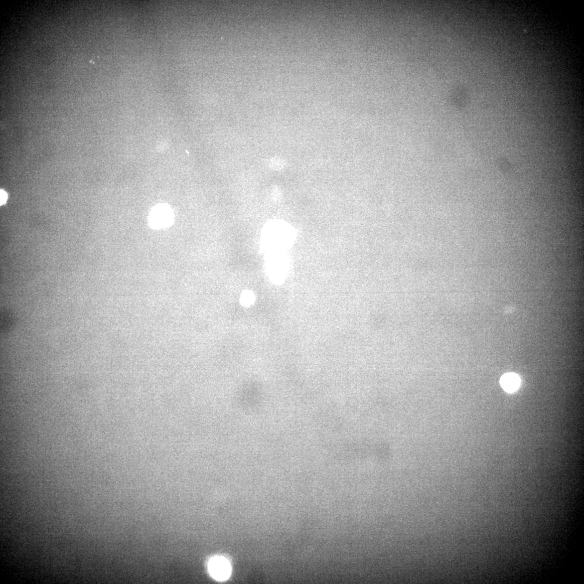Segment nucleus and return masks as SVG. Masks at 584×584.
I'll use <instances>...</instances> for the list:
<instances>
[{
  "label": "nucleus",
  "instance_id": "nucleus-3",
  "mask_svg": "<svg viewBox=\"0 0 584 584\" xmlns=\"http://www.w3.org/2000/svg\"><path fill=\"white\" fill-rule=\"evenodd\" d=\"M500 383L506 392L512 393L516 391L519 387L520 379L515 373H506L500 379Z\"/></svg>",
  "mask_w": 584,
  "mask_h": 584
},
{
  "label": "nucleus",
  "instance_id": "nucleus-4",
  "mask_svg": "<svg viewBox=\"0 0 584 584\" xmlns=\"http://www.w3.org/2000/svg\"><path fill=\"white\" fill-rule=\"evenodd\" d=\"M281 161L278 159H273L272 162H270V166L272 167V168L275 170L281 169L283 167Z\"/></svg>",
  "mask_w": 584,
  "mask_h": 584
},
{
  "label": "nucleus",
  "instance_id": "nucleus-1",
  "mask_svg": "<svg viewBox=\"0 0 584 584\" xmlns=\"http://www.w3.org/2000/svg\"><path fill=\"white\" fill-rule=\"evenodd\" d=\"M208 570L214 578L223 581L227 579L231 572L228 561L222 557H214L208 563Z\"/></svg>",
  "mask_w": 584,
  "mask_h": 584
},
{
  "label": "nucleus",
  "instance_id": "nucleus-5",
  "mask_svg": "<svg viewBox=\"0 0 584 584\" xmlns=\"http://www.w3.org/2000/svg\"><path fill=\"white\" fill-rule=\"evenodd\" d=\"M8 194L4 190H1L0 191V203H1V205L6 203L7 200H8Z\"/></svg>",
  "mask_w": 584,
  "mask_h": 584
},
{
  "label": "nucleus",
  "instance_id": "nucleus-2",
  "mask_svg": "<svg viewBox=\"0 0 584 584\" xmlns=\"http://www.w3.org/2000/svg\"><path fill=\"white\" fill-rule=\"evenodd\" d=\"M172 217V212L168 207L159 206L151 214V223L156 228L167 227L171 224Z\"/></svg>",
  "mask_w": 584,
  "mask_h": 584
}]
</instances>
